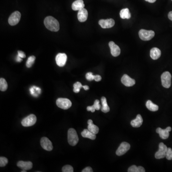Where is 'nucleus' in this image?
<instances>
[{"label": "nucleus", "instance_id": "nucleus-1", "mask_svg": "<svg viewBox=\"0 0 172 172\" xmlns=\"http://www.w3.org/2000/svg\"><path fill=\"white\" fill-rule=\"evenodd\" d=\"M44 24L46 28L53 32H57L60 30V23L53 17L47 16L44 20Z\"/></svg>", "mask_w": 172, "mask_h": 172}, {"label": "nucleus", "instance_id": "nucleus-2", "mask_svg": "<svg viewBox=\"0 0 172 172\" xmlns=\"http://www.w3.org/2000/svg\"><path fill=\"white\" fill-rule=\"evenodd\" d=\"M68 142L71 146H75L78 142V137L76 130L70 128L68 130Z\"/></svg>", "mask_w": 172, "mask_h": 172}, {"label": "nucleus", "instance_id": "nucleus-3", "mask_svg": "<svg viewBox=\"0 0 172 172\" xmlns=\"http://www.w3.org/2000/svg\"><path fill=\"white\" fill-rule=\"evenodd\" d=\"M155 33L152 30L141 29L139 32V36L140 38L143 41H149L154 37Z\"/></svg>", "mask_w": 172, "mask_h": 172}, {"label": "nucleus", "instance_id": "nucleus-4", "mask_svg": "<svg viewBox=\"0 0 172 172\" xmlns=\"http://www.w3.org/2000/svg\"><path fill=\"white\" fill-rule=\"evenodd\" d=\"M171 78L172 76L170 72L166 71L161 75V81L163 87L165 88H169L171 85Z\"/></svg>", "mask_w": 172, "mask_h": 172}, {"label": "nucleus", "instance_id": "nucleus-5", "mask_svg": "<svg viewBox=\"0 0 172 172\" xmlns=\"http://www.w3.org/2000/svg\"><path fill=\"white\" fill-rule=\"evenodd\" d=\"M56 105L60 108L67 110L72 106V103L69 99L66 98H59L56 100Z\"/></svg>", "mask_w": 172, "mask_h": 172}, {"label": "nucleus", "instance_id": "nucleus-6", "mask_svg": "<svg viewBox=\"0 0 172 172\" xmlns=\"http://www.w3.org/2000/svg\"><path fill=\"white\" fill-rule=\"evenodd\" d=\"M168 148L163 143H161L159 145V150L155 154V157L157 159L164 158L166 157Z\"/></svg>", "mask_w": 172, "mask_h": 172}, {"label": "nucleus", "instance_id": "nucleus-7", "mask_svg": "<svg viewBox=\"0 0 172 172\" xmlns=\"http://www.w3.org/2000/svg\"><path fill=\"white\" fill-rule=\"evenodd\" d=\"M37 117L34 114H30L22 120V124L24 127H29L37 122Z\"/></svg>", "mask_w": 172, "mask_h": 172}, {"label": "nucleus", "instance_id": "nucleus-8", "mask_svg": "<svg viewBox=\"0 0 172 172\" xmlns=\"http://www.w3.org/2000/svg\"><path fill=\"white\" fill-rule=\"evenodd\" d=\"M21 17V15L19 11H15L11 14L8 19V23L11 26L16 25L20 21Z\"/></svg>", "mask_w": 172, "mask_h": 172}, {"label": "nucleus", "instance_id": "nucleus-9", "mask_svg": "<svg viewBox=\"0 0 172 172\" xmlns=\"http://www.w3.org/2000/svg\"><path fill=\"white\" fill-rule=\"evenodd\" d=\"M130 146L129 143L126 142H123L120 144L116 153L118 156H121L128 151L130 149Z\"/></svg>", "mask_w": 172, "mask_h": 172}, {"label": "nucleus", "instance_id": "nucleus-10", "mask_svg": "<svg viewBox=\"0 0 172 172\" xmlns=\"http://www.w3.org/2000/svg\"><path fill=\"white\" fill-rule=\"evenodd\" d=\"M56 64L59 67H64L67 61V55L65 53H59L55 57Z\"/></svg>", "mask_w": 172, "mask_h": 172}, {"label": "nucleus", "instance_id": "nucleus-11", "mask_svg": "<svg viewBox=\"0 0 172 172\" xmlns=\"http://www.w3.org/2000/svg\"><path fill=\"white\" fill-rule=\"evenodd\" d=\"M41 146L43 149L48 151L52 150L53 146L52 143L46 137H43L40 141Z\"/></svg>", "mask_w": 172, "mask_h": 172}, {"label": "nucleus", "instance_id": "nucleus-12", "mask_svg": "<svg viewBox=\"0 0 172 172\" xmlns=\"http://www.w3.org/2000/svg\"><path fill=\"white\" fill-rule=\"evenodd\" d=\"M99 24L102 28H110L114 25L115 21L113 19H108L104 20L101 19L99 22Z\"/></svg>", "mask_w": 172, "mask_h": 172}, {"label": "nucleus", "instance_id": "nucleus-13", "mask_svg": "<svg viewBox=\"0 0 172 172\" xmlns=\"http://www.w3.org/2000/svg\"><path fill=\"white\" fill-rule=\"evenodd\" d=\"M172 130L171 127H168L165 129H162L161 128H158L157 129V133L159 135L161 138L162 139H167L169 136V132Z\"/></svg>", "mask_w": 172, "mask_h": 172}, {"label": "nucleus", "instance_id": "nucleus-14", "mask_svg": "<svg viewBox=\"0 0 172 172\" xmlns=\"http://www.w3.org/2000/svg\"><path fill=\"white\" fill-rule=\"evenodd\" d=\"M108 45L111 49V52L112 56L114 57L119 56L121 53V49L119 46L115 44L114 42L111 41L108 43Z\"/></svg>", "mask_w": 172, "mask_h": 172}, {"label": "nucleus", "instance_id": "nucleus-15", "mask_svg": "<svg viewBox=\"0 0 172 172\" xmlns=\"http://www.w3.org/2000/svg\"><path fill=\"white\" fill-rule=\"evenodd\" d=\"M121 82L126 87H131L135 85V80L130 78L127 74H124L121 79Z\"/></svg>", "mask_w": 172, "mask_h": 172}, {"label": "nucleus", "instance_id": "nucleus-16", "mask_svg": "<svg viewBox=\"0 0 172 172\" xmlns=\"http://www.w3.org/2000/svg\"><path fill=\"white\" fill-rule=\"evenodd\" d=\"M88 12L87 10L84 8L78 11L77 19L80 22H84L88 19Z\"/></svg>", "mask_w": 172, "mask_h": 172}, {"label": "nucleus", "instance_id": "nucleus-17", "mask_svg": "<svg viewBox=\"0 0 172 172\" xmlns=\"http://www.w3.org/2000/svg\"><path fill=\"white\" fill-rule=\"evenodd\" d=\"M17 165L23 170H28L32 168L33 164L31 162H24L21 161L17 163Z\"/></svg>", "mask_w": 172, "mask_h": 172}, {"label": "nucleus", "instance_id": "nucleus-18", "mask_svg": "<svg viewBox=\"0 0 172 172\" xmlns=\"http://www.w3.org/2000/svg\"><path fill=\"white\" fill-rule=\"evenodd\" d=\"M143 120L141 115L138 114L135 120H132L130 122L131 126L134 128L140 127L143 124Z\"/></svg>", "mask_w": 172, "mask_h": 172}, {"label": "nucleus", "instance_id": "nucleus-19", "mask_svg": "<svg viewBox=\"0 0 172 172\" xmlns=\"http://www.w3.org/2000/svg\"><path fill=\"white\" fill-rule=\"evenodd\" d=\"M85 4L83 0H76L72 4V9L74 11H79L84 8Z\"/></svg>", "mask_w": 172, "mask_h": 172}, {"label": "nucleus", "instance_id": "nucleus-20", "mask_svg": "<svg viewBox=\"0 0 172 172\" xmlns=\"http://www.w3.org/2000/svg\"><path fill=\"white\" fill-rule=\"evenodd\" d=\"M161 55V51L157 47H153L150 51V56L153 60L158 59Z\"/></svg>", "mask_w": 172, "mask_h": 172}, {"label": "nucleus", "instance_id": "nucleus-21", "mask_svg": "<svg viewBox=\"0 0 172 172\" xmlns=\"http://www.w3.org/2000/svg\"><path fill=\"white\" fill-rule=\"evenodd\" d=\"M88 129L89 130L93 133V134H98L99 131V128L98 126L94 125L93 123V121L91 120H89L88 121Z\"/></svg>", "mask_w": 172, "mask_h": 172}, {"label": "nucleus", "instance_id": "nucleus-22", "mask_svg": "<svg viewBox=\"0 0 172 172\" xmlns=\"http://www.w3.org/2000/svg\"><path fill=\"white\" fill-rule=\"evenodd\" d=\"M82 135L84 138H87L91 140H95L96 136L95 134L91 132L88 129H84L82 133Z\"/></svg>", "mask_w": 172, "mask_h": 172}, {"label": "nucleus", "instance_id": "nucleus-23", "mask_svg": "<svg viewBox=\"0 0 172 172\" xmlns=\"http://www.w3.org/2000/svg\"><path fill=\"white\" fill-rule=\"evenodd\" d=\"M120 17L123 19H129L131 17V14L130 13L129 9L125 8L121 10L120 11Z\"/></svg>", "mask_w": 172, "mask_h": 172}, {"label": "nucleus", "instance_id": "nucleus-24", "mask_svg": "<svg viewBox=\"0 0 172 172\" xmlns=\"http://www.w3.org/2000/svg\"><path fill=\"white\" fill-rule=\"evenodd\" d=\"M101 101L102 105V108H101V111L104 113H107L108 112H110V107L108 105L107 99L105 97H102L101 99Z\"/></svg>", "mask_w": 172, "mask_h": 172}, {"label": "nucleus", "instance_id": "nucleus-25", "mask_svg": "<svg viewBox=\"0 0 172 172\" xmlns=\"http://www.w3.org/2000/svg\"><path fill=\"white\" fill-rule=\"evenodd\" d=\"M146 106L148 110L152 112H156L159 109V107L150 100H148L146 102Z\"/></svg>", "mask_w": 172, "mask_h": 172}, {"label": "nucleus", "instance_id": "nucleus-26", "mask_svg": "<svg viewBox=\"0 0 172 172\" xmlns=\"http://www.w3.org/2000/svg\"><path fill=\"white\" fill-rule=\"evenodd\" d=\"M41 90L40 88L36 87L35 86H33L30 89L31 94L33 97H37L38 96L39 94L41 93Z\"/></svg>", "mask_w": 172, "mask_h": 172}, {"label": "nucleus", "instance_id": "nucleus-27", "mask_svg": "<svg viewBox=\"0 0 172 172\" xmlns=\"http://www.w3.org/2000/svg\"><path fill=\"white\" fill-rule=\"evenodd\" d=\"M129 172H145V169L142 166H136V165H132L129 168Z\"/></svg>", "mask_w": 172, "mask_h": 172}, {"label": "nucleus", "instance_id": "nucleus-28", "mask_svg": "<svg viewBox=\"0 0 172 172\" xmlns=\"http://www.w3.org/2000/svg\"><path fill=\"white\" fill-rule=\"evenodd\" d=\"M8 88V84L7 81L4 78H1L0 79V90L2 91H5Z\"/></svg>", "mask_w": 172, "mask_h": 172}, {"label": "nucleus", "instance_id": "nucleus-29", "mask_svg": "<svg viewBox=\"0 0 172 172\" xmlns=\"http://www.w3.org/2000/svg\"><path fill=\"white\" fill-rule=\"evenodd\" d=\"M35 60H36V57L34 55H31V56L28 57L26 63V66L27 68H31L33 66V65L34 64Z\"/></svg>", "mask_w": 172, "mask_h": 172}, {"label": "nucleus", "instance_id": "nucleus-30", "mask_svg": "<svg viewBox=\"0 0 172 172\" xmlns=\"http://www.w3.org/2000/svg\"><path fill=\"white\" fill-rule=\"evenodd\" d=\"M73 87H74L73 91H74L75 93H77L80 91V89L82 88H83V85L82 84V83L79 82H77L76 83L74 84V85H73Z\"/></svg>", "mask_w": 172, "mask_h": 172}, {"label": "nucleus", "instance_id": "nucleus-31", "mask_svg": "<svg viewBox=\"0 0 172 172\" xmlns=\"http://www.w3.org/2000/svg\"><path fill=\"white\" fill-rule=\"evenodd\" d=\"M8 163V160L7 159L4 157H0V166L1 167H4Z\"/></svg>", "mask_w": 172, "mask_h": 172}, {"label": "nucleus", "instance_id": "nucleus-32", "mask_svg": "<svg viewBox=\"0 0 172 172\" xmlns=\"http://www.w3.org/2000/svg\"><path fill=\"white\" fill-rule=\"evenodd\" d=\"M74 171L72 166L69 165H66L62 168V172H73Z\"/></svg>", "mask_w": 172, "mask_h": 172}, {"label": "nucleus", "instance_id": "nucleus-33", "mask_svg": "<svg viewBox=\"0 0 172 172\" xmlns=\"http://www.w3.org/2000/svg\"><path fill=\"white\" fill-rule=\"evenodd\" d=\"M95 75H93V73L91 72H88L86 75V78L89 81H92L94 79Z\"/></svg>", "mask_w": 172, "mask_h": 172}, {"label": "nucleus", "instance_id": "nucleus-34", "mask_svg": "<svg viewBox=\"0 0 172 172\" xmlns=\"http://www.w3.org/2000/svg\"><path fill=\"white\" fill-rule=\"evenodd\" d=\"M166 158L168 160H172V149L171 148H168L167 153L166 155Z\"/></svg>", "mask_w": 172, "mask_h": 172}, {"label": "nucleus", "instance_id": "nucleus-35", "mask_svg": "<svg viewBox=\"0 0 172 172\" xmlns=\"http://www.w3.org/2000/svg\"><path fill=\"white\" fill-rule=\"evenodd\" d=\"M93 106L95 108V110H100V108H101V106L99 104V101L98 99H96L95 101H94V104H93Z\"/></svg>", "mask_w": 172, "mask_h": 172}, {"label": "nucleus", "instance_id": "nucleus-36", "mask_svg": "<svg viewBox=\"0 0 172 172\" xmlns=\"http://www.w3.org/2000/svg\"><path fill=\"white\" fill-rule=\"evenodd\" d=\"M18 55L22 59H24L26 57L25 53L23 51H20V50L18 51Z\"/></svg>", "mask_w": 172, "mask_h": 172}, {"label": "nucleus", "instance_id": "nucleus-37", "mask_svg": "<svg viewBox=\"0 0 172 172\" xmlns=\"http://www.w3.org/2000/svg\"><path fill=\"white\" fill-rule=\"evenodd\" d=\"M87 110L88 111H90L92 112H94L96 110L93 105L91 106L87 107Z\"/></svg>", "mask_w": 172, "mask_h": 172}, {"label": "nucleus", "instance_id": "nucleus-38", "mask_svg": "<svg viewBox=\"0 0 172 172\" xmlns=\"http://www.w3.org/2000/svg\"><path fill=\"white\" fill-rule=\"evenodd\" d=\"M82 172H92L93 170L90 167H87L82 171Z\"/></svg>", "mask_w": 172, "mask_h": 172}, {"label": "nucleus", "instance_id": "nucleus-39", "mask_svg": "<svg viewBox=\"0 0 172 172\" xmlns=\"http://www.w3.org/2000/svg\"><path fill=\"white\" fill-rule=\"evenodd\" d=\"M94 80H95L96 82H100V80H101V77L99 75H95V77H94Z\"/></svg>", "mask_w": 172, "mask_h": 172}, {"label": "nucleus", "instance_id": "nucleus-40", "mask_svg": "<svg viewBox=\"0 0 172 172\" xmlns=\"http://www.w3.org/2000/svg\"><path fill=\"white\" fill-rule=\"evenodd\" d=\"M168 18L172 21V11H170L168 15Z\"/></svg>", "mask_w": 172, "mask_h": 172}, {"label": "nucleus", "instance_id": "nucleus-41", "mask_svg": "<svg viewBox=\"0 0 172 172\" xmlns=\"http://www.w3.org/2000/svg\"><path fill=\"white\" fill-rule=\"evenodd\" d=\"M83 88H84L85 90H88L90 89V88H89V86H88L85 85V86H83Z\"/></svg>", "mask_w": 172, "mask_h": 172}, {"label": "nucleus", "instance_id": "nucleus-42", "mask_svg": "<svg viewBox=\"0 0 172 172\" xmlns=\"http://www.w3.org/2000/svg\"><path fill=\"white\" fill-rule=\"evenodd\" d=\"M16 61H17L18 62H21L22 61V58L19 57V56L18 55V56H17L16 58Z\"/></svg>", "mask_w": 172, "mask_h": 172}, {"label": "nucleus", "instance_id": "nucleus-43", "mask_svg": "<svg viewBox=\"0 0 172 172\" xmlns=\"http://www.w3.org/2000/svg\"><path fill=\"white\" fill-rule=\"evenodd\" d=\"M145 1L148 2H150V3H153L156 2L157 0H145Z\"/></svg>", "mask_w": 172, "mask_h": 172}, {"label": "nucleus", "instance_id": "nucleus-44", "mask_svg": "<svg viewBox=\"0 0 172 172\" xmlns=\"http://www.w3.org/2000/svg\"><path fill=\"white\" fill-rule=\"evenodd\" d=\"M22 172H26V171H25V170H24V171H22Z\"/></svg>", "mask_w": 172, "mask_h": 172}, {"label": "nucleus", "instance_id": "nucleus-45", "mask_svg": "<svg viewBox=\"0 0 172 172\" xmlns=\"http://www.w3.org/2000/svg\"></svg>", "mask_w": 172, "mask_h": 172}]
</instances>
